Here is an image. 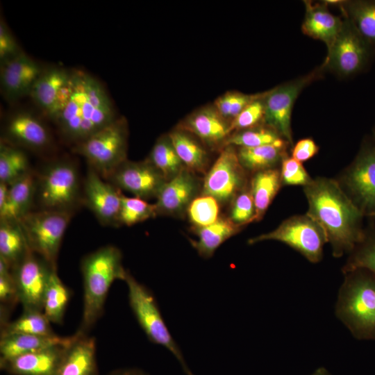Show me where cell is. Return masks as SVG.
Listing matches in <instances>:
<instances>
[{
    "label": "cell",
    "instance_id": "obj_41",
    "mask_svg": "<svg viewBox=\"0 0 375 375\" xmlns=\"http://www.w3.org/2000/svg\"><path fill=\"white\" fill-rule=\"evenodd\" d=\"M261 93L244 94L236 91L226 92L217 98L213 103L218 112L228 122H231Z\"/></svg>",
    "mask_w": 375,
    "mask_h": 375
},
{
    "label": "cell",
    "instance_id": "obj_8",
    "mask_svg": "<svg viewBox=\"0 0 375 375\" xmlns=\"http://www.w3.org/2000/svg\"><path fill=\"white\" fill-rule=\"evenodd\" d=\"M73 212L39 210L31 211L19 224L32 252L57 270V260L63 236Z\"/></svg>",
    "mask_w": 375,
    "mask_h": 375
},
{
    "label": "cell",
    "instance_id": "obj_35",
    "mask_svg": "<svg viewBox=\"0 0 375 375\" xmlns=\"http://www.w3.org/2000/svg\"><path fill=\"white\" fill-rule=\"evenodd\" d=\"M31 171L26 153L19 147L1 140L0 183L9 185Z\"/></svg>",
    "mask_w": 375,
    "mask_h": 375
},
{
    "label": "cell",
    "instance_id": "obj_34",
    "mask_svg": "<svg viewBox=\"0 0 375 375\" xmlns=\"http://www.w3.org/2000/svg\"><path fill=\"white\" fill-rule=\"evenodd\" d=\"M147 158L160 172L166 181L174 178L186 168L168 134L160 136L156 140Z\"/></svg>",
    "mask_w": 375,
    "mask_h": 375
},
{
    "label": "cell",
    "instance_id": "obj_20",
    "mask_svg": "<svg viewBox=\"0 0 375 375\" xmlns=\"http://www.w3.org/2000/svg\"><path fill=\"white\" fill-rule=\"evenodd\" d=\"M42 69L24 52L1 65L0 84L3 97L13 101L30 95Z\"/></svg>",
    "mask_w": 375,
    "mask_h": 375
},
{
    "label": "cell",
    "instance_id": "obj_40",
    "mask_svg": "<svg viewBox=\"0 0 375 375\" xmlns=\"http://www.w3.org/2000/svg\"><path fill=\"white\" fill-rule=\"evenodd\" d=\"M342 268L344 274L357 269H365L375 274V231L367 233L364 240L350 253Z\"/></svg>",
    "mask_w": 375,
    "mask_h": 375
},
{
    "label": "cell",
    "instance_id": "obj_15",
    "mask_svg": "<svg viewBox=\"0 0 375 375\" xmlns=\"http://www.w3.org/2000/svg\"><path fill=\"white\" fill-rule=\"evenodd\" d=\"M122 194L113 184L104 180L88 167L83 181L82 203L105 226H118Z\"/></svg>",
    "mask_w": 375,
    "mask_h": 375
},
{
    "label": "cell",
    "instance_id": "obj_28",
    "mask_svg": "<svg viewBox=\"0 0 375 375\" xmlns=\"http://www.w3.org/2000/svg\"><path fill=\"white\" fill-rule=\"evenodd\" d=\"M176 151L184 166L196 173L206 172L208 153L203 143L190 133L176 128L168 133Z\"/></svg>",
    "mask_w": 375,
    "mask_h": 375
},
{
    "label": "cell",
    "instance_id": "obj_13",
    "mask_svg": "<svg viewBox=\"0 0 375 375\" xmlns=\"http://www.w3.org/2000/svg\"><path fill=\"white\" fill-rule=\"evenodd\" d=\"M246 185L245 169L241 165L235 147H223L206 174L202 194L215 198L219 203L232 201Z\"/></svg>",
    "mask_w": 375,
    "mask_h": 375
},
{
    "label": "cell",
    "instance_id": "obj_22",
    "mask_svg": "<svg viewBox=\"0 0 375 375\" xmlns=\"http://www.w3.org/2000/svg\"><path fill=\"white\" fill-rule=\"evenodd\" d=\"M72 70L51 67L43 69L35 82L30 96L44 114L53 120L62 96L71 78Z\"/></svg>",
    "mask_w": 375,
    "mask_h": 375
},
{
    "label": "cell",
    "instance_id": "obj_38",
    "mask_svg": "<svg viewBox=\"0 0 375 375\" xmlns=\"http://www.w3.org/2000/svg\"><path fill=\"white\" fill-rule=\"evenodd\" d=\"M158 215L154 204L138 197H128L122 194L119 215V225L131 226Z\"/></svg>",
    "mask_w": 375,
    "mask_h": 375
},
{
    "label": "cell",
    "instance_id": "obj_37",
    "mask_svg": "<svg viewBox=\"0 0 375 375\" xmlns=\"http://www.w3.org/2000/svg\"><path fill=\"white\" fill-rule=\"evenodd\" d=\"M51 322L42 311L24 310L17 319L1 326V335L22 333L38 335H53Z\"/></svg>",
    "mask_w": 375,
    "mask_h": 375
},
{
    "label": "cell",
    "instance_id": "obj_9",
    "mask_svg": "<svg viewBox=\"0 0 375 375\" xmlns=\"http://www.w3.org/2000/svg\"><path fill=\"white\" fill-rule=\"evenodd\" d=\"M265 240L283 242L297 251L312 263L323 257L326 235L319 224L307 214L293 216L283 222L276 229L249 240V244Z\"/></svg>",
    "mask_w": 375,
    "mask_h": 375
},
{
    "label": "cell",
    "instance_id": "obj_49",
    "mask_svg": "<svg viewBox=\"0 0 375 375\" xmlns=\"http://www.w3.org/2000/svg\"><path fill=\"white\" fill-rule=\"evenodd\" d=\"M312 375H331V374L324 367H319Z\"/></svg>",
    "mask_w": 375,
    "mask_h": 375
},
{
    "label": "cell",
    "instance_id": "obj_25",
    "mask_svg": "<svg viewBox=\"0 0 375 375\" xmlns=\"http://www.w3.org/2000/svg\"><path fill=\"white\" fill-rule=\"evenodd\" d=\"M36 182L37 176L31 171L9 185L7 199L0 206V220L19 221L31 211Z\"/></svg>",
    "mask_w": 375,
    "mask_h": 375
},
{
    "label": "cell",
    "instance_id": "obj_2",
    "mask_svg": "<svg viewBox=\"0 0 375 375\" xmlns=\"http://www.w3.org/2000/svg\"><path fill=\"white\" fill-rule=\"evenodd\" d=\"M117 118L101 83L84 71L72 70L67 99L53 119L62 137L75 145Z\"/></svg>",
    "mask_w": 375,
    "mask_h": 375
},
{
    "label": "cell",
    "instance_id": "obj_19",
    "mask_svg": "<svg viewBox=\"0 0 375 375\" xmlns=\"http://www.w3.org/2000/svg\"><path fill=\"white\" fill-rule=\"evenodd\" d=\"M199 188L195 173L184 168L174 178L166 181L157 194L155 206L158 215H183L197 197Z\"/></svg>",
    "mask_w": 375,
    "mask_h": 375
},
{
    "label": "cell",
    "instance_id": "obj_36",
    "mask_svg": "<svg viewBox=\"0 0 375 375\" xmlns=\"http://www.w3.org/2000/svg\"><path fill=\"white\" fill-rule=\"evenodd\" d=\"M288 144V142L276 131L265 124H260L232 133L226 140L224 147L231 145L240 148L276 145L287 147Z\"/></svg>",
    "mask_w": 375,
    "mask_h": 375
},
{
    "label": "cell",
    "instance_id": "obj_31",
    "mask_svg": "<svg viewBox=\"0 0 375 375\" xmlns=\"http://www.w3.org/2000/svg\"><path fill=\"white\" fill-rule=\"evenodd\" d=\"M282 183L281 172L271 168L256 172L251 181L250 191L255 206V220L265 215Z\"/></svg>",
    "mask_w": 375,
    "mask_h": 375
},
{
    "label": "cell",
    "instance_id": "obj_47",
    "mask_svg": "<svg viewBox=\"0 0 375 375\" xmlns=\"http://www.w3.org/2000/svg\"><path fill=\"white\" fill-rule=\"evenodd\" d=\"M319 147L311 138L299 140L292 149V157L300 162L306 161L317 153Z\"/></svg>",
    "mask_w": 375,
    "mask_h": 375
},
{
    "label": "cell",
    "instance_id": "obj_51",
    "mask_svg": "<svg viewBox=\"0 0 375 375\" xmlns=\"http://www.w3.org/2000/svg\"><path fill=\"white\" fill-rule=\"evenodd\" d=\"M369 217H373V218L375 219V214H373V215H370Z\"/></svg>",
    "mask_w": 375,
    "mask_h": 375
},
{
    "label": "cell",
    "instance_id": "obj_30",
    "mask_svg": "<svg viewBox=\"0 0 375 375\" xmlns=\"http://www.w3.org/2000/svg\"><path fill=\"white\" fill-rule=\"evenodd\" d=\"M338 6L375 51V0L342 1Z\"/></svg>",
    "mask_w": 375,
    "mask_h": 375
},
{
    "label": "cell",
    "instance_id": "obj_4",
    "mask_svg": "<svg viewBox=\"0 0 375 375\" xmlns=\"http://www.w3.org/2000/svg\"><path fill=\"white\" fill-rule=\"evenodd\" d=\"M335 312L359 340H375V274L365 269L344 274Z\"/></svg>",
    "mask_w": 375,
    "mask_h": 375
},
{
    "label": "cell",
    "instance_id": "obj_48",
    "mask_svg": "<svg viewBox=\"0 0 375 375\" xmlns=\"http://www.w3.org/2000/svg\"><path fill=\"white\" fill-rule=\"evenodd\" d=\"M107 375H149L142 369L137 368H122L115 369Z\"/></svg>",
    "mask_w": 375,
    "mask_h": 375
},
{
    "label": "cell",
    "instance_id": "obj_18",
    "mask_svg": "<svg viewBox=\"0 0 375 375\" xmlns=\"http://www.w3.org/2000/svg\"><path fill=\"white\" fill-rule=\"evenodd\" d=\"M230 122L214 105H206L186 116L176 126L197 138L211 149L223 148L231 134Z\"/></svg>",
    "mask_w": 375,
    "mask_h": 375
},
{
    "label": "cell",
    "instance_id": "obj_7",
    "mask_svg": "<svg viewBox=\"0 0 375 375\" xmlns=\"http://www.w3.org/2000/svg\"><path fill=\"white\" fill-rule=\"evenodd\" d=\"M124 281L128 290L130 307L148 339L170 351L180 363L185 375H194L168 330L153 293L128 272Z\"/></svg>",
    "mask_w": 375,
    "mask_h": 375
},
{
    "label": "cell",
    "instance_id": "obj_32",
    "mask_svg": "<svg viewBox=\"0 0 375 375\" xmlns=\"http://www.w3.org/2000/svg\"><path fill=\"white\" fill-rule=\"evenodd\" d=\"M285 149L286 147L265 145L256 147H240L237 152L243 168L256 173L274 168L287 155Z\"/></svg>",
    "mask_w": 375,
    "mask_h": 375
},
{
    "label": "cell",
    "instance_id": "obj_14",
    "mask_svg": "<svg viewBox=\"0 0 375 375\" xmlns=\"http://www.w3.org/2000/svg\"><path fill=\"white\" fill-rule=\"evenodd\" d=\"M53 271L57 270L32 251L11 269L24 310L42 311L44 292Z\"/></svg>",
    "mask_w": 375,
    "mask_h": 375
},
{
    "label": "cell",
    "instance_id": "obj_1",
    "mask_svg": "<svg viewBox=\"0 0 375 375\" xmlns=\"http://www.w3.org/2000/svg\"><path fill=\"white\" fill-rule=\"evenodd\" d=\"M304 187L307 215L323 228L333 256L351 253L365 238L364 213L333 179L317 178Z\"/></svg>",
    "mask_w": 375,
    "mask_h": 375
},
{
    "label": "cell",
    "instance_id": "obj_12",
    "mask_svg": "<svg viewBox=\"0 0 375 375\" xmlns=\"http://www.w3.org/2000/svg\"><path fill=\"white\" fill-rule=\"evenodd\" d=\"M347 194L364 213L375 214V140L367 138L362 142L353 162L343 179Z\"/></svg>",
    "mask_w": 375,
    "mask_h": 375
},
{
    "label": "cell",
    "instance_id": "obj_33",
    "mask_svg": "<svg viewBox=\"0 0 375 375\" xmlns=\"http://www.w3.org/2000/svg\"><path fill=\"white\" fill-rule=\"evenodd\" d=\"M71 297V292L53 271L48 282L43 300L42 312L51 323L60 324Z\"/></svg>",
    "mask_w": 375,
    "mask_h": 375
},
{
    "label": "cell",
    "instance_id": "obj_27",
    "mask_svg": "<svg viewBox=\"0 0 375 375\" xmlns=\"http://www.w3.org/2000/svg\"><path fill=\"white\" fill-rule=\"evenodd\" d=\"M240 230L241 227L233 223L228 217H219L210 225L193 228L198 239L190 240V243L199 256L209 258L220 245Z\"/></svg>",
    "mask_w": 375,
    "mask_h": 375
},
{
    "label": "cell",
    "instance_id": "obj_39",
    "mask_svg": "<svg viewBox=\"0 0 375 375\" xmlns=\"http://www.w3.org/2000/svg\"><path fill=\"white\" fill-rule=\"evenodd\" d=\"M186 212L193 228L204 227L219 217V203L210 196L201 194L191 202Z\"/></svg>",
    "mask_w": 375,
    "mask_h": 375
},
{
    "label": "cell",
    "instance_id": "obj_10",
    "mask_svg": "<svg viewBox=\"0 0 375 375\" xmlns=\"http://www.w3.org/2000/svg\"><path fill=\"white\" fill-rule=\"evenodd\" d=\"M343 17L342 29L327 49L322 65L339 77L348 78L367 69L375 51L351 22Z\"/></svg>",
    "mask_w": 375,
    "mask_h": 375
},
{
    "label": "cell",
    "instance_id": "obj_16",
    "mask_svg": "<svg viewBox=\"0 0 375 375\" xmlns=\"http://www.w3.org/2000/svg\"><path fill=\"white\" fill-rule=\"evenodd\" d=\"M106 181L118 189L127 191L144 200L156 198L166 182L160 172L148 160L138 162L125 160Z\"/></svg>",
    "mask_w": 375,
    "mask_h": 375
},
{
    "label": "cell",
    "instance_id": "obj_26",
    "mask_svg": "<svg viewBox=\"0 0 375 375\" xmlns=\"http://www.w3.org/2000/svg\"><path fill=\"white\" fill-rule=\"evenodd\" d=\"M0 338V360H7L22 354L67 344L71 336L13 333L1 335Z\"/></svg>",
    "mask_w": 375,
    "mask_h": 375
},
{
    "label": "cell",
    "instance_id": "obj_24",
    "mask_svg": "<svg viewBox=\"0 0 375 375\" xmlns=\"http://www.w3.org/2000/svg\"><path fill=\"white\" fill-rule=\"evenodd\" d=\"M304 19L302 32L310 38L324 42L327 49L340 32L344 17L333 15L323 1L313 3L305 1Z\"/></svg>",
    "mask_w": 375,
    "mask_h": 375
},
{
    "label": "cell",
    "instance_id": "obj_3",
    "mask_svg": "<svg viewBox=\"0 0 375 375\" xmlns=\"http://www.w3.org/2000/svg\"><path fill=\"white\" fill-rule=\"evenodd\" d=\"M83 285V308L78 331L87 333L103 312L111 285L124 281L127 274L122 265V254L113 245H106L85 255L81 261Z\"/></svg>",
    "mask_w": 375,
    "mask_h": 375
},
{
    "label": "cell",
    "instance_id": "obj_11",
    "mask_svg": "<svg viewBox=\"0 0 375 375\" xmlns=\"http://www.w3.org/2000/svg\"><path fill=\"white\" fill-rule=\"evenodd\" d=\"M324 70L321 65L306 75L266 91L263 124L276 131L290 144H292L291 115L294 103L306 87L321 78Z\"/></svg>",
    "mask_w": 375,
    "mask_h": 375
},
{
    "label": "cell",
    "instance_id": "obj_45",
    "mask_svg": "<svg viewBox=\"0 0 375 375\" xmlns=\"http://www.w3.org/2000/svg\"><path fill=\"white\" fill-rule=\"evenodd\" d=\"M281 176L285 185H308L312 179L301 162L285 155L281 160Z\"/></svg>",
    "mask_w": 375,
    "mask_h": 375
},
{
    "label": "cell",
    "instance_id": "obj_5",
    "mask_svg": "<svg viewBox=\"0 0 375 375\" xmlns=\"http://www.w3.org/2000/svg\"><path fill=\"white\" fill-rule=\"evenodd\" d=\"M35 198L40 210L73 212L82 202L79 174L75 164L68 160L49 164L37 176Z\"/></svg>",
    "mask_w": 375,
    "mask_h": 375
},
{
    "label": "cell",
    "instance_id": "obj_50",
    "mask_svg": "<svg viewBox=\"0 0 375 375\" xmlns=\"http://www.w3.org/2000/svg\"><path fill=\"white\" fill-rule=\"evenodd\" d=\"M372 137H373L374 140H375V126H374V128Z\"/></svg>",
    "mask_w": 375,
    "mask_h": 375
},
{
    "label": "cell",
    "instance_id": "obj_44",
    "mask_svg": "<svg viewBox=\"0 0 375 375\" xmlns=\"http://www.w3.org/2000/svg\"><path fill=\"white\" fill-rule=\"evenodd\" d=\"M0 301L1 313L6 315H8L10 308H13L19 303L11 269L1 258H0Z\"/></svg>",
    "mask_w": 375,
    "mask_h": 375
},
{
    "label": "cell",
    "instance_id": "obj_42",
    "mask_svg": "<svg viewBox=\"0 0 375 375\" xmlns=\"http://www.w3.org/2000/svg\"><path fill=\"white\" fill-rule=\"evenodd\" d=\"M265 93L262 92L231 122V133L263 124Z\"/></svg>",
    "mask_w": 375,
    "mask_h": 375
},
{
    "label": "cell",
    "instance_id": "obj_43",
    "mask_svg": "<svg viewBox=\"0 0 375 375\" xmlns=\"http://www.w3.org/2000/svg\"><path fill=\"white\" fill-rule=\"evenodd\" d=\"M255 212V206L250 189H244L232 201L228 218L240 227L253 222Z\"/></svg>",
    "mask_w": 375,
    "mask_h": 375
},
{
    "label": "cell",
    "instance_id": "obj_29",
    "mask_svg": "<svg viewBox=\"0 0 375 375\" xmlns=\"http://www.w3.org/2000/svg\"><path fill=\"white\" fill-rule=\"evenodd\" d=\"M30 252L18 221L0 220V258L12 269Z\"/></svg>",
    "mask_w": 375,
    "mask_h": 375
},
{
    "label": "cell",
    "instance_id": "obj_6",
    "mask_svg": "<svg viewBox=\"0 0 375 375\" xmlns=\"http://www.w3.org/2000/svg\"><path fill=\"white\" fill-rule=\"evenodd\" d=\"M128 125L125 118L112 123L74 146L88 167L106 180L126 158Z\"/></svg>",
    "mask_w": 375,
    "mask_h": 375
},
{
    "label": "cell",
    "instance_id": "obj_46",
    "mask_svg": "<svg viewBox=\"0 0 375 375\" xmlns=\"http://www.w3.org/2000/svg\"><path fill=\"white\" fill-rule=\"evenodd\" d=\"M21 51L4 20L0 21V63L1 65L17 56Z\"/></svg>",
    "mask_w": 375,
    "mask_h": 375
},
{
    "label": "cell",
    "instance_id": "obj_21",
    "mask_svg": "<svg viewBox=\"0 0 375 375\" xmlns=\"http://www.w3.org/2000/svg\"><path fill=\"white\" fill-rule=\"evenodd\" d=\"M56 375H98L94 338L79 331L72 335Z\"/></svg>",
    "mask_w": 375,
    "mask_h": 375
},
{
    "label": "cell",
    "instance_id": "obj_17",
    "mask_svg": "<svg viewBox=\"0 0 375 375\" xmlns=\"http://www.w3.org/2000/svg\"><path fill=\"white\" fill-rule=\"evenodd\" d=\"M2 138V141L12 146L34 151L45 149L51 143V136L45 124L27 111L15 112L7 118Z\"/></svg>",
    "mask_w": 375,
    "mask_h": 375
},
{
    "label": "cell",
    "instance_id": "obj_23",
    "mask_svg": "<svg viewBox=\"0 0 375 375\" xmlns=\"http://www.w3.org/2000/svg\"><path fill=\"white\" fill-rule=\"evenodd\" d=\"M67 344L0 360L1 368L11 375H56Z\"/></svg>",
    "mask_w": 375,
    "mask_h": 375
}]
</instances>
